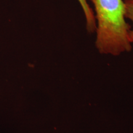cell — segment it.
Here are the masks:
<instances>
[{
  "label": "cell",
  "mask_w": 133,
  "mask_h": 133,
  "mask_svg": "<svg viewBox=\"0 0 133 133\" xmlns=\"http://www.w3.org/2000/svg\"><path fill=\"white\" fill-rule=\"evenodd\" d=\"M95 9L96 47L102 54L118 56L132 49L131 26L126 22L124 0H91Z\"/></svg>",
  "instance_id": "cell-1"
},
{
  "label": "cell",
  "mask_w": 133,
  "mask_h": 133,
  "mask_svg": "<svg viewBox=\"0 0 133 133\" xmlns=\"http://www.w3.org/2000/svg\"><path fill=\"white\" fill-rule=\"evenodd\" d=\"M124 16L126 19H128L133 24V0H124ZM128 39L131 43H133V29L128 32Z\"/></svg>",
  "instance_id": "cell-3"
},
{
  "label": "cell",
  "mask_w": 133,
  "mask_h": 133,
  "mask_svg": "<svg viewBox=\"0 0 133 133\" xmlns=\"http://www.w3.org/2000/svg\"><path fill=\"white\" fill-rule=\"evenodd\" d=\"M81 5L86 19V29L90 33H94L96 30V21L94 13L86 0H78Z\"/></svg>",
  "instance_id": "cell-2"
}]
</instances>
